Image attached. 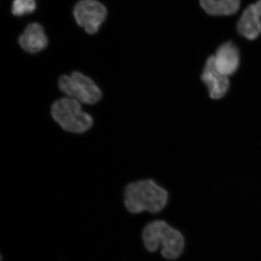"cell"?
<instances>
[{
    "label": "cell",
    "instance_id": "obj_1",
    "mask_svg": "<svg viewBox=\"0 0 261 261\" xmlns=\"http://www.w3.org/2000/svg\"><path fill=\"white\" fill-rule=\"evenodd\" d=\"M124 204L133 214L148 212L158 214L168 203L169 193L152 179H143L130 182L123 193Z\"/></svg>",
    "mask_w": 261,
    "mask_h": 261
},
{
    "label": "cell",
    "instance_id": "obj_8",
    "mask_svg": "<svg viewBox=\"0 0 261 261\" xmlns=\"http://www.w3.org/2000/svg\"><path fill=\"white\" fill-rule=\"evenodd\" d=\"M19 45L28 53L35 54L47 47L48 38L42 25L38 22L29 24L19 37Z\"/></svg>",
    "mask_w": 261,
    "mask_h": 261
},
{
    "label": "cell",
    "instance_id": "obj_5",
    "mask_svg": "<svg viewBox=\"0 0 261 261\" xmlns=\"http://www.w3.org/2000/svg\"><path fill=\"white\" fill-rule=\"evenodd\" d=\"M73 14L80 27L83 28L88 34L94 35L106 21L107 10L97 0H80L74 6Z\"/></svg>",
    "mask_w": 261,
    "mask_h": 261
},
{
    "label": "cell",
    "instance_id": "obj_2",
    "mask_svg": "<svg viewBox=\"0 0 261 261\" xmlns=\"http://www.w3.org/2000/svg\"><path fill=\"white\" fill-rule=\"evenodd\" d=\"M142 238L148 252L155 253L161 248L162 256L166 259H177L184 252V234L164 220L149 222L143 228Z\"/></svg>",
    "mask_w": 261,
    "mask_h": 261
},
{
    "label": "cell",
    "instance_id": "obj_12",
    "mask_svg": "<svg viewBox=\"0 0 261 261\" xmlns=\"http://www.w3.org/2000/svg\"><path fill=\"white\" fill-rule=\"evenodd\" d=\"M255 11L257 21H258L261 34V0H258L253 5Z\"/></svg>",
    "mask_w": 261,
    "mask_h": 261
},
{
    "label": "cell",
    "instance_id": "obj_7",
    "mask_svg": "<svg viewBox=\"0 0 261 261\" xmlns=\"http://www.w3.org/2000/svg\"><path fill=\"white\" fill-rule=\"evenodd\" d=\"M213 56L215 67L220 73L229 77L237 72L240 64L239 49L232 42H227L218 48Z\"/></svg>",
    "mask_w": 261,
    "mask_h": 261
},
{
    "label": "cell",
    "instance_id": "obj_10",
    "mask_svg": "<svg viewBox=\"0 0 261 261\" xmlns=\"http://www.w3.org/2000/svg\"><path fill=\"white\" fill-rule=\"evenodd\" d=\"M201 8L212 16H228L236 14L240 0H200Z\"/></svg>",
    "mask_w": 261,
    "mask_h": 261
},
{
    "label": "cell",
    "instance_id": "obj_3",
    "mask_svg": "<svg viewBox=\"0 0 261 261\" xmlns=\"http://www.w3.org/2000/svg\"><path fill=\"white\" fill-rule=\"evenodd\" d=\"M51 114L55 121L67 132L84 133L93 123L92 117L82 109L80 101L72 97L55 101L51 107Z\"/></svg>",
    "mask_w": 261,
    "mask_h": 261
},
{
    "label": "cell",
    "instance_id": "obj_6",
    "mask_svg": "<svg viewBox=\"0 0 261 261\" xmlns=\"http://www.w3.org/2000/svg\"><path fill=\"white\" fill-rule=\"evenodd\" d=\"M201 78L207 87L208 94L212 99H221L226 95L229 89L230 81L228 77L217 70L212 55L205 62Z\"/></svg>",
    "mask_w": 261,
    "mask_h": 261
},
{
    "label": "cell",
    "instance_id": "obj_4",
    "mask_svg": "<svg viewBox=\"0 0 261 261\" xmlns=\"http://www.w3.org/2000/svg\"><path fill=\"white\" fill-rule=\"evenodd\" d=\"M58 86L68 97L88 105L97 103L102 97V91L96 83L78 71L61 76L58 81Z\"/></svg>",
    "mask_w": 261,
    "mask_h": 261
},
{
    "label": "cell",
    "instance_id": "obj_9",
    "mask_svg": "<svg viewBox=\"0 0 261 261\" xmlns=\"http://www.w3.org/2000/svg\"><path fill=\"white\" fill-rule=\"evenodd\" d=\"M237 31L241 36L250 41L259 37L260 31L253 5L244 10L238 22Z\"/></svg>",
    "mask_w": 261,
    "mask_h": 261
},
{
    "label": "cell",
    "instance_id": "obj_11",
    "mask_svg": "<svg viewBox=\"0 0 261 261\" xmlns=\"http://www.w3.org/2000/svg\"><path fill=\"white\" fill-rule=\"evenodd\" d=\"M37 4L35 0H14L12 6V14L22 16L31 14L35 11Z\"/></svg>",
    "mask_w": 261,
    "mask_h": 261
}]
</instances>
